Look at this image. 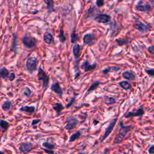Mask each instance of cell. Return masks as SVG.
Returning a JSON list of instances; mask_svg holds the SVG:
<instances>
[{
    "mask_svg": "<svg viewBox=\"0 0 154 154\" xmlns=\"http://www.w3.org/2000/svg\"><path fill=\"white\" fill-rule=\"evenodd\" d=\"M120 128L118 134L115 137L114 143V144H120L121 143L123 140H124L125 137H126L128 132L131 130L132 128L131 126H124L122 122H120Z\"/></svg>",
    "mask_w": 154,
    "mask_h": 154,
    "instance_id": "cell-1",
    "label": "cell"
},
{
    "mask_svg": "<svg viewBox=\"0 0 154 154\" xmlns=\"http://www.w3.org/2000/svg\"><path fill=\"white\" fill-rule=\"evenodd\" d=\"M38 79L42 82V87L45 90L47 89L50 82V77L48 75L46 72L43 70L41 67H39L38 70Z\"/></svg>",
    "mask_w": 154,
    "mask_h": 154,
    "instance_id": "cell-2",
    "label": "cell"
},
{
    "mask_svg": "<svg viewBox=\"0 0 154 154\" xmlns=\"http://www.w3.org/2000/svg\"><path fill=\"white\" fill-rule=\"evenodd\" d=\"M38 61L37 58L34 57H30L26 62V67L27 71L30 73H33L35 72L38 67Z\"/></svg>",
    "mask_w": 154,
    "mask_h": 154,
    "instance_id": "cell-3",
    "label": "cell"
},
{
    "mask_svg": "<svg viewBox=\"0 0 154 154\" xmlns=\"http://www.w3.org/2000/svg\"><path fill=\"white\" fill-rule=\"evenodd\" d=\"M22 43L27 48L32 49L36 46L37 40L33 37L26 35L22 39Z\"/></svg>",
    "mask_w": 154,
    "mask_h": 154,
    "instance_id": "cell-4",
    "label": "cell"
},
{
    "mask_svg": "<svg viewBox=\"0 0 154 154\" xmlns=\"http://www.w3.org/2000/svg\"><path fill=\"white\" fill-rule=\"evenodd\" d=\"M78 123L79 122L77 119L75 118V117L71 116L67 118L66 121V125L65 126V128L67 129V130H72V129L76 128V126L78 124Z\"/></svg>",
    "mask_w": 154,
    "mask_h": 154,
    "instance_id": "cell-5",
    "label": "cell"
},
{
    "mask_svg": "<svg viewBox=\"0 0 154 154\" xmlns=\"http://www.w3.org/2000/svg\"><path fill=\"white\" fill-rule=\"evenodd\" d=\"M117 120H118V118H115L112 122H111V123L109 124L108 127L106 128V131H105V133H104V134L103 135V137L101 140V142H102V141H103L105 139H106L110 135V134L112 132V131L113 130V129L114 128V126L116 125Z\"/></svg>",
    "mask_w": 154,
    "mask_h": 154,
    "instance_id": "cell-6",
    "label": "cell"
},
{
    "mask_svg": "<svg viewBox=\"0 0 154 154\" xmlns=\"http://www.w3.org/2000/svg\"><path fill=\"white\" fill-rule=\"evenodd\" d=\"M19 149L20 151L24 153H28L33 149V144L30 142L22 143L20 146Z\"/></svg>",
    "mask_w": 154,
    "mask_h": 154,
    "instance_id": "cell-7",
    "label": "cell"
},
{
    "mask_svg": "<svg viewBox=\"0 0 154 154\" xmlns=\"http://www.w3.org/2000/svg\"><path fill=\"white\" fill-rule=\"evenodd\" d=\"M95 40V36L94 34L89 33L86 34L83 38V42L85 44L88 45H91L94 44Z\"/></svg>",
    "mask_w": 154,
    "mask_h": 154,
    "instance_id": "cell-8",
    "label": "cell"
},
{
    "mask_svg": "<svg viewBox=\"0 0 154 154\" xmlns=\"http://www.w3.org/2000/svg\"><path fill=\"white\" fill-rule=\"evenodd\" d=\"M95 20L99 23L106 24L108 23L110 20V16L108 15L101 14L98 15L95 17Z\"/></svg>",
    "mask_w": 154,
    "mask_h": 154,
    "instance_id": "cell-9",
    "label": "cell"
},
{
    "mask_svg": "<svg viewBox=\"0 0 154 154\" xmlns=\"http://www.w3.org/2000/svg\"><path fill=\"white\" fill-rule=\"evenodd\" d=\"M134 27L141 33H146L149 30V27L141 22L135 24Z\"/></svg>",
    "mask_w": 154,
    "mask_h": 154,
    "instance_id": "cell-10",
    "label": "cell"
},
{
    "mask_svg": "<svg viewBox=\"0 0 154 154\" xmlns=\"http://www.w3.org/2000/svg\"><path fill=\"white\" fill-rule=\"evenodd\" d=\"M144 114H145L144 109L143 108H140L136 111V112H129L125 116L126 118H133V117H136V116H141Z\"/></svg>",
    "mask_w": 154,
    "mask_h": 154,
    "instance_id": "cell-11",
    "label": "cell"
},
{
    "mask_svg": "<svg viewBox=\"0 0 154 154\" xmlns=\"http://www.w3.org/2000/svg\"><path fill=\"white\" fill-rule=\"evenodd\" d=\"M96 66V64L94 63L93 65L90 64L89 61L88 60H85L84 62L81 65V68L84 69V71L85 72H87L89 71H90L93 69H95Z\"/></svg>",
    "mask_w": 154,
    "mask_h": 154,
    "instance_id": "cell-12",
    "label": "cell"
},
{
    "mask_svg": "<svg viewBox=\"0 0 154 154\" xmlns=\"http://www.w3.org/2000/svg\"><path fill=\"white\" fill-rule=\"evenodd\" d=\"M51 90L55 92V93L57 95H59L60 96H61L63 95V91L61 88L60 87V85L58 82L54 83L52 84L51 87Z\"/></svg>",
    "mask_w": 154,
    "mask_h": 154,
    "instance_id": "cell-13",
    "label": "cell"
},
{
    "mask_svg": "<svg viewBox=\"0 0 154 154\" xmlns=\"http://www.w3.org/2000/svg\"><path fill=\"white\" fill-rule=\"evenodd\" d=\"M73 54L76 59H78L81 54V46L79 44H75L73 47Z\"/></svg>",
    "mask_w": 154,
    "mask_h": 154,
    "instance_id": "cell-14",
    "label": "cell"
},
{
    "mask_svg": "<svg viewBox=\"0 0 154 154\" xmlns=\"http://www.w3.org/2000/svg\"><path fill=\"white\" fill-rule=\"evenodd\" d=\"M10 76L9 71L8 69L5 67H3V68L0 69V77L4 79H9Z\"/></svg>",
    "mask_w": 154,
    "mask_h": 154,
    "instance_id": "cell-15",
    "label": "cell"
},
{
    "mask_svg": "<svg viewBox=\"0 0 154 154\" xmlns=\"http://www.w3.org/2000/svg\"><path fill=\"white\" fill-rule=\"evenodd\" d=\"M44 40L45 44L48 45H50L52 42L53 41V36L49 32L45 33L44 35Z\"/></svg>",
    "mask_w": 154,
    "mask_h": 154,
    "instance_id": "cell-16",
    "label": "cell"
},
{
    "mask_svg": "<svg viewBox=\"0 0 154 154\" xmlns=\"http://www.w3.org/2000/svg\"><path fill=\"white\" fill-rule=\"evenodd\" d=\"M36 108L33 106H24L20 108V111L21 112H27L28 113H33L35 112Z\"/></svg>",
    "mask_w": 154,
    "mask_h": 154,
    "instance_id": "cell-17",
    "label": "cell"
},
{
    "mask_svg": "<svg viewBox=\"0 0 154 154\" xmlns=\"http://www.w3.org/2000/svg\"><path fill=\"white\" fill-rule=\"evenodd\" d=\"M137 10L141 11H147L151 9V5L149 4H139L135 7Z\"/></svg>",
    "mask_w": 154,
    "mask_h": 154,
    "instance_id": "cell-18",
    "label": "cell"
},
{
    "mask_svg": "<svg viewBox=\"0 0 154 154\" xmlns=\"http://www.w3.org/2000/svg\"><path fill=\"white\" fill-rule=\"evenodd\" d=\"M122 76L128 80H133L135 77V75L131 71H125L122 73Z\"/></svg>",
    "mask_w": 154,
    "mask_h": 154,
    "instance_id": "cell-19",
    "label": "cell"
},
{
    "mask_svg": "<svg viewBox=\"0 0 154 154\" xmlns=\"http://www.w3.org/2000/svg\"><path fill=\"white\" fill-rule=\"evenodd\" d=\"M53 109L55 111L57 114L59 115L61 112V111L64 109V107L61 102H57L53 106Z\"/></svg>",
    "mask_w": 154,
    "mask_h": 154,
    "instance_id": "cell-20",
    "label": "cell"
},
{
    "mask_svg": "<svg viewBox=\"0 0 154 154\" xmlns=\"http://www.w3.org/2000/svg\"><path fill=\"white\" fill-rule=\"evenodd\" d=\"M119 85L120 87L125 90H128L131 89V85L130 83H128L126 81H122L119 83Z\"/></svg>",
    "mask_w": 154,
    "mask_h": 154,
    "instance_id": "cell-21",
    "label": "cell"
},
{
    "mask_svg": "<svg viewBox=\"0 0 154 154\" xmlns=\"http://www.w3.org/2000/svg\"><path fill=\"white\" fill-rule=\"evenodd\" d=\"M120 69L119 67H117V66H110L108 67L106 69H104L102 71L104 73H108L110 72H117Z\"/></svg>",
    "mask_w": 154,
    "mask_h": 154,
    "instance_id": "cell-22",
    "label": "cell"
},
{
    "mask_svg": "<svg viewBox=\"0 0 154 154\" xmlns=\"http://www.w3.org/2000/svg\"><path fill=\"white\" fill-rule=\"evenodd\" d=\"M81 132L79 131L75 132V133H73L72 135H71V136L69 138V142H73V141L77 140L80 136H81Z\"/></svg>",
    "mask_w": 154,
    "mask_h": 154,
    "instance_id": "cell-23",
    "label": "cell"
},
{
    "mask_svg": "<svg viewBox=\"0 0 154 154\" xmlns=\"http://www.w3.org/2000/svg\"><path fill=\"white\" fill-rule=\"evenodd\" d=\"M0 127H1L2 129H3L4 131H6L9 127V122L4 120H0Z\"/></svg>",
    "mask_w": 154,
    "mask_h": 154,
    "instance_id": "cell-24",
    "label": "cell"
},
{
    "mask_svg": "<svg viewBox=\"0 0 154 154\" xmlns=\"http://www.w3.org/2000/svg\"><path fill=\"white\" fill-rule=\"evenodd\" d=\"M47 5V9L49 12H51L54 9V3L52 0H44Z\"/></svg>",
    "mask_w": 154,
    "mask_h": 154,
    "instance_id": "cell-25",
    "label": "cell"
},
{
    "mask_svg": "<svg viewBox=\"0 0 154 154\" xmlns=\"http://www.w3.org/2000/svg\"><path fill=\"white\" fill-rule=\"evenodd\" d=\"M11 107V102L10 101H5L2 105V109L4 111H8Z\"/></svg>",
    "mask_w": 154,
    "mask_h": 154,
    "instance_id": "cell-26",
    "label": "cell"
},
{
    "mask_svg": "<svg viewBox=\"0 0 154 154\" xmlns=\"http://www.w3.org/2000/svg\"><path fill=\"white\" fill-rule=\"evenodd\" d=\"M100 83L99 81H96V82L93 83V84H92L90 85V87H89V89L87 90L88 93H89V92H90V91H92L96 90L98 87V86L100 85Z\"/></svg>",
    "mask_w": 154,
    "mask_h": 154,
    "instance_id": "cell-27",
    "label": "cell"
},
{
    "mask_svg": "<svg viewBox=\"0 0 154 154\" xmlns=\"http://www.w3.org/2000/svg\"><path fill=\"white\" fill-rule=\"evenodd\" d=\"M59 38L61 43H65L66 40V38L64 34V32L62 29L60 30V33L59 34Z\"/></svg>",
    "mask_w": 154,
    "mask_h": 154,
    "instance_id": "cell-28",
    "label": "cell"
},
{
    "mask_svg": "<svg viewBox=\"0 0 154 154\" xmlns=\"http://www.w3.org/2000/svg\"><path fill=\"white\" fill-rule=\"evenodd\" d=\"M42 145L43 146L45 147V148H47L48 149H51V150L54 149V148H55V147H56V145L52 144L51 143H49V142H44Z\"/></svg>",
    "mask_w": 154,
    "mask_h": 154,
    "instance_id": "cell-29",
    "label": "cell"
},
{
    "mask_svg": "<svg viewBox=\"0 0 154 154\" xmlns=\"http://www.w3.org/2000/svg\"><path fill=\"white\" fill-rule=\"evenodd\" d=\"M78 40V36L76 33V31L75 29L73 30V32L71 34V42L73 43V44H75V43L77 42Z\"/></svg>",
    "mask_w": 154,
    "mask_h": 154,
    "instance_id": "cell-30",
    "label": "cell"
},
{
    "mask_svg": "<svg viewBox=\"0 0 154 154\" xmlns=\"http://www.w3.org/2000/svg\"><path fill=\"white\" fill-rule=\"evenodd\" d=\"M115 102H116L115 99L112 97H106L105 98V103L107 105H111Z\"/></svg>",
    "mask_w": 154,
    "mask_h": 154,
    "instance_id": "cell-31",
    "label": "cell"
},
{
    "mask_svg": "<svg viewBox=\"0 0 154 154\" xmlns=\"http://www.w3.org/2000/svg\"><path fill=\"white\" fill-rule=\"evenodd\" d=\"M31 94H32V91L28 87H26L24 89V95L26 96L30 97Z\"/></svg>",
    "mask_w": 154,
    "mask_h": 154,
    "instance_id": "cell-32",
    "label": "cell"
},
{
    "mask_svg": "<svg viewBox=\"0 0 154 154\" xmlns=\"http://www.w3.org/2000/svg\"><path fill=\"white\" fill-rule=\"evenodd\" d=\"M75 100H76V97H75V96L72 97V98H71V101H69V102L66 105V107L67 108H68L71 107L72 106V105L75 103Z\"/></svg>",
    "mask_w": 154,
    "mask_h": 154,
    "instance_id": "cell-33",
    "label": "cell"
},
{
    "mask_svg": "<svg viewBox=\"0 0 154 154\" xmlns=\"http://www.w3.org/2000/svg\"><path fill=\"white\" fill-rule=\"evenodd\" d=\"M147 75L151 77H154V69H148L145 71Z\"/></svg>",
    "mask_w": 154,
    "mask_h": 154,
    "instance_id": "cell-34",
    "label": "cell"
},
{
    "mask_svg": "<svg viewBox=\"0 0 154 154\" xmlns=\"http://www.w3.org/2000/svg\"><path fill=\"white\" fill-rule=\"evenodd\" d=\"M15 77H16V75H15V73H11L10 74L9 80L10 81H14V79H15Z\"/></svg>",
    "mask_w": 154,
    "mask_h": 154,
    "instance_id": "cell-35",
    "label": "cell"
},
{
    "mask_svg": "<svg viewBox=\"0 0 154 154\" xmlns=\"http://www.w3.org/2000/svg\"><path fill=\"white\" fill-rule=\"evenodd\" d=\"M104 4V0H96V4L98 7H101Z\"/></svg>",
    "mask_w": 154,
    "mask_h": 154,
    "instance_id": "cell-36",
    "label": "cell"
},
{
    "mask_svg": "<svg viewBox=\"0 0 154 154\" xmlns=\"http://www.w3.org/2000/svg\"><path fill=\"white\" fill-rule=\"evenodd\" d=\"M16 46V36L15 34H14V41H13V45H12V47L11 48V50H13L14 49H15Z\"/></svg>",
    "mask_w": 154,
    "mask_h": 154,
    "instance_id": "cell-37",
    "label": "cell"
},
{
    "mask_svg": "<svg viewBox=\"0 0 154 154\" xmlns=\"http://www.w3.org/2000/svg\"><path fill=\"white\" fill-rule=\"evenodd\" d=\"M41 121L40 119H34L32 120V126H34L36 124H38V123H39Z\"/></svg>",
    "mask_w": 154,
    "mask_h": 154,
    "instance_id": "cell-38",
    "label": "cell"
},
{
    "mask_svg": "<svg viewBox=\"0 0 154 154\" xmlns=\"http://www.w3.org/2000/svg\"><path fill=\"white\" fill-rule=\"evenodd\" d=\"M148 51L152 54L154 55V45L153 46H151L148 48Z\"/></svg>",
    "mask_w": 154,
    "mask_h": 154,
    "instance_id": "cell-39",
    "label": "cell"
},
{
    "mask_svg": "<svg viewBox=\"0 0 154 154\" xmlns=\"http://www.w3.org/2000/svg\"><path fill=\"white\" fill-rule=\"evenodd\" d=\"M43 150H44L46 153H54V151L51 150V149H47V148H45V149H42Z\"/></svg>",
    "mask_w": 154,
    "mask_h": 154,
    "instance_id": "cell-40",
    "label": "cell"
},
{
    "mask_svg": "<svg viewBox=\"0 0 154 154\" xmlns=\"http://www.w3.org/2000/svg\"><path fill=\"white\" fill-rule=\"evenodd\" d=\"M149 153H154V145L151 146L149 149Z\"/></svg>",
    "mask_w": 154,
    "mask_h": 154,
    "instance_id": "cell-41",
    "label": "cell"
},
{
    "mask_svg": "<svg viewBox=\"0 0 154 154\" xmlns=\"http://www.w3.org/2000/svg\"><path fill=\"white\" fill-rule=\"evenodd\" d=\"M98 123H99V122H98V121H96V120H94L93 121V124H94L95 125H96V124H98Z\"/></svg>",
    "mask_w": 154,
    "mask_h": 154,
    "instance_id": "cell-42",
    "label": "cell"
},
{
    "mask_svg": "<svg viewBox=\"0 0 154 154\" xmlns=\"http://www.w3.org/2000/svg\"><path fill=\"white\" fill-rule=\"evenodd\" d=\"M0 153H4L3 152H1V151H0Z\"/></svg>",
    "mask_w": 154,
    "mask_h": 154,
    "instance_id": "cell-43",
    "label": "cell"
},
{
    "mask_svg": "<svg viewBox=\"0 0 154 154\" xmlns=\"http://www.w3.org/2000/svg\"><path fill=\"white\" fill-rule=\"evenodd\" d=\"M0 140H1V137H0Z\"/></svg>",
    "mask_w": 154,
    "mask_h": 154,
    "instance_id": "cell-44",
    "label": "cell"
}]
</instances>
